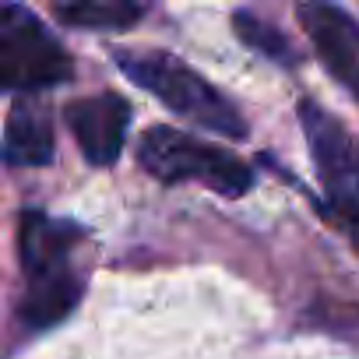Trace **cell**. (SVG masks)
Wrapping results in <instances>:
<instances>
[{
    "label": "cell",
    "mask_w": 359,
    "mask_h": 359,
    "mask_svg": "<svg viewBox=\"0 0 359 359\" xmlns=\"http://www.w3.org/2000/svg\"><path fill=\"white\" fill-rule=\"evenodd\" d=\"M64 120L81 148V155L92 165H113L123 151L127 127H130V106L116 92H99L88 99H74L64 109Z\"/></svg>",
    "instance_id": "cell-6"
},
{
    "label": "cell",
    "mask_w": 359,
    "mask_h": 359,
    "mask_svg": "<svg viewBox=\"0 0 359 359\" xmlns=\"http://www.w3.org/2000/svg\"><path fill=\"white\" fill-rule=\"evenodd\" d=\"M81 229L74 222H57L46 212H22L18 257L25 271L22 320L29 327H53L81 299V278L71 264Z\"/></svg>",
    "instance_id": "cell-1"
},
{
    "label": "cell",
    "mask_w": 359,
    "mask_h": 359,
    "mask_svg": "<svg viewBox=\"0 0 359 359\" xmlns=\"http://www.w3.org/2000/svg\"><path fill=\"white\" fill-rule=\"evenodd\" d=\"M71 74L67 50L29 8H0V85L8 92H43L71 81Z\"/></svg>",
    "instance_id": "cell-5"
},
{
    "label": "cell",
    "mask_w": 359,
    "mask_h": 359,
    "mask_svg": "<svg viewBox=\"0 0 359 359\" xmlns=\"http://www.w3.org/2000/svg\"><path fill=\"white\" fill-rule=\"evenodd\" d=\"M113 57H116V67L134 85L151 92L162 106H169L184 120H191V123H198V127H205V130H212L219 137H229V141H243L247 137V120L240 116V109L208 78H201L180 57L158 53V50H148V53L120 50Z\"/></svg>",
    "instance_id": "cell-2"
},
{
    "label": "cell",
    "mask_w": 359,
    "mask_h": 359,
    "mask_svg": "<svg viewBox=\"0 0 359 359\" xmlns=\"http://www.w3.org/2000/svg\"><path fill=\"white\" fill-rule=\"evenodd\" d=\"M137 162L158 184H201L222 198H240L254 187V172L226 148L205 144L176 127H151L137 144Z\"/></svg>",
    "instance_id": "cell-3"
},
{
    "label": "cell",
    "mask_w": 359,
    "mask_h": 359,
    "mask_svg": "<svg viewBox=\"0 0 359 359\" xmlns=\"http://www.w3.org/2000/svg\"><path fill=\"white\" fill-rule=\"evenodd\" d=\"M299 123L324 191L320 212L359 250V144L331 113L310 99L299 102Z\"/></svg>",
    "instance_id": "cell-4"
},
{
    "label": "cell",
    "mask_w": 359,
    "mask_h": 359,
    "mask_svg": "<svg viewBox=\"0 0 359 359\" xmlns=\"http://www.w3.org/2000/svg\"><path fill=\"white\" fill-rule=\"evenodd\" d=\"M4 162L8 165H50L53 162V123L39 102L18 99L4 123Z\"/></svg>",
    "instance_id": "cell-8"
},
{
    "label": "cell",
    "mask_w": 359,
    "mask_h": 359,
    "mask_svg": "<svg viewBox=\"0 0 359 359\" xmlns=\"http://www.w3.org/2000/svg\"><path fill=\"white\" fill-rule=\"evenodd\" d=\"M144 4L137 0H60L53 4V18L67 29H92V32H120L144 18Z\"/></svg>",
    "instance_id": "cell-9"
},
{
    "label": "cell",
    "mask_w": 359,
    "mask_h": 359,
    "mask_svg": "<svg viewBox=\"0 0 359 359\" xmlns=\"http://www.w3.org/2000/svg\"><path fill=\"white\" fill-rule=\"evenodd\" d=\"M296 15L320 64L359 99V22L331 4H299Z\"/></svg>",
    "instance_id": "cell-7"
},
{
    "label": "cell",
    "mask_w": 359,
    "mask_h": 359,
    "mask_svg": "<svg viewBox=\"0 0 359 359\" xmlns=\"http://www.w3.org/2000/svg\"><path fill=\"white\" fill-rule=\"evenodd\" d=\"M233 25H236V36H240L250 50H257V53H264V57H271V60H278V64H296V50H292L289 39H285L278 29H271L268 22H261V18H254V15H247V11H236Z\"/></svg>",
    "instance_id": "cell-10"
}]
</instances>
